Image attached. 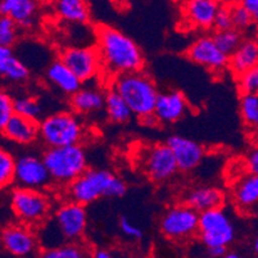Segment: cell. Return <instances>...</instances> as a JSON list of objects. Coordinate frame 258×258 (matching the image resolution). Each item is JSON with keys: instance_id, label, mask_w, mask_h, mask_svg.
I'll use <instances>...</instances> for the list:
<instances>
[{"instance_id": "obj_34", "label": "cell", "mask_w": 258, "mask_h": 258, "mask_svg": "<svg viewBox=\"0 0 258 258\" xmlns=\"http://www.w3.org/2000/svg\"><path fill=\"white\" fill-rule=\"evenodd\" d=\"M18 30L17 23L9 17H0V46L12 48L17 43Z\"/></svg>"}, {"instance_id": "obj_22", "label": "cell", "mask_w": 258, "mask_h": 258, "mask_svg": "<svg viewBox=\"0 0 258 258\" xmlns=\"http://www.w3.org/2000/svg\"><path fill=\"white\" fill-rule=\"evenodd\" d=\"M45 76L49 84H51L54 88H57L60 93L70 95V97H72L83 88V83L59 58L49 64Z\"/></svg>"}, {"instance_id": "obj_42", "label": "cell", "mask_w": 258, "mask_h": 258, "mask_svg": "<svg viewBox=\"0 0 258 258\" xmlns=\"http://www.w3.org/2000/svg\"><path fill=\"white\" fill-rule=\"evenodd\" d=\"M227 252H229L227 248H224V247L211 248V249H207L208 255H210L211 258H222Z\"/></svg>"}, {"instance_id": "obj_41", "label": "cell", "mask_w": 258, "mask_h": 258, "mask_svg": "<svg viewBox=\"0 0 258 258\" xmlns=\"http://www.w3.org/2000/svg\"><path fill=\"white\" fill-rule=\"evenodd\" d=\"M241 3L247 8V11L249 12L253 23H257L258 25V0H244Z\"/></svg>"}, {"instance_id": "obj_25", "label": "cell", "mask_w": 258, "mask_h": 258, "mask_svg": "<svg viewBox=\"0 0 258 258\" xmlns=\"http://www.w3.org/2000/svg\"><path fill=\"white\" fill-rule=\"evenodd\" d=\"M258 64V48L257 40L247 39L243 40L235 53L229 58V69L234 76L239 77L247 71L252 70Z\"/></svg>"}, {"instance_id": "obj_46", "label": "cell", "mask_w": 258, "mask_h": 258, "mask_svg": "<svg viewBox=\"0 0 258 258\" xmlns=\"http://www.w3.org/2000/svg\"><path fill=\"white\" fill-rule=\"evenodd\" d=\"M253 215H254V217H255V219L258 220V207L255 208V210H254V212H253Z\"/></svg>"}, {"instance_id": "obj_3", "label": "cell", "mask_w": 258, "mask_h": 258, "mask_svg": "<svg viewBox=\"0 0 258 258\" xmlns=\"http://www.w3.org/2000/svg\"><path fill=\"white\" fill-rule=\"evenodd\" d=\"M41 157L50 173L51 181L63 189L89 170L85 149L81 144L63 148H48Z\"/></svg>"}, {"instance_id": "obj_17", "label": "cell", "mask_w": 258, "mask_h": 258, "mask_svg": "<svg viewBox=\"0 0 258 258\" xmlns=\"http://www.w3.org/2000/svg\"><path fill=\"white\" fill-rule=\"evenodd\" d=\"M226 196L221 189L215 186H198L189 190L184 198V203L201 213L222 208Z\"/></svg>"}, {"instance_id": "obj_15", "label": "cell", "mask_w": 258, "mask_h": 258, "mask_svg": "<svg viewBox=\"0 0 258 258\" xmlns=\"http://www.w3.org/2000/svg\"><path fill=\"white\" fill-rule=\"evenodd\" d=\"M166 144L171 148L179 166V171L181 172L193 171L198 167L205 157V148L193 139L181 135H172L168 138Z\"/></svg>"}, {"instance_id": "obj_14", "label": "cell", "mask_w": 258, "mask_h": 258, "mask_svg": "<svg viewBox=\"0 0 258 258\" xmlns=\"http://www.w3.org/2000/svg\"><path fill=\"white\" fill-rule=\"evenodd\" d=\"M186 55L191 62L211 72H222L229 67V57L216 45L212 35H203L193 41L187 48Z\"/></svg>"}, {"instance_id": "obj_9", "label": "cell", "mask_w": 258, "mask_h": 258, "mask_svg": "<svg viewBox=\"0 0 258 258\" xmlns=\"http://www.w3.org/2000/svg\"><path fill=\"white\" fill-rule=\"evenodd\" d=\"M51 220L66 243H81L88 226V213L84 206L64 201L54 210Z\"/></svg>"}, {"instance_id": "obj_47", "label": "cell", "mask_w": 258, "mask_h": 258, "mask_svg": "<svg viewBox=\"0 0 258 258\" xmlns=\"http://www.w3.org/2000/svg\"><path fill=\"white\" fill-rule=\"evenodd\" d=\"M255 40H257V48H258V36H257V39H255Z\"/></svg>"}, {"instance_id": "obj_35", "label": "cell", "mask_w": 258, "mask_h": 258, "mask_svg": "<svg viewBox=\"0 0 258 258\" xmlns=\"http://www.w3.org/2000/svg\"><path fill=\"white\" fill-rule=\"evenodd\" d=\"M236 83L241 95L258 97V64L241 76L236 77Z\"/></svg>"}, {"instance_id": "obj_21", "label": "cell", "mask_w": 258, "mask_h": 258, "mask_svg": "<svg viewBox=\"0 0 258 258\" xmlns=\"http://www.w3.org/2000/svg\"><path fill=\"white\" fill-rule=\"evenodd\" d=\"M233 201L241 212H254L258 207V176H241L233 187Z\"/></svg>"}, {"instance_id": "obj_6", "label": "cell", "mask_w": 258, "mask_h": 258, "mask_svg": "<svg viewBox=\"0 0 258 258\" xmlns=\"http://www.w3.org/2000/svg\"><path fill=\"white\" fill-rule=\"evenodd\" d=\"M114 176L116 175L111 171L89 168L79 179L64 187L66 201L75 202L85 207L99 198L107 197L108 189Z\"/></svg>"}, {"instance_id": "obj_24", "label": "cell", "mask_w": 258, "mask_h": 258, "mask_svg": "<svg viewBox=\"0 0 258 258\" xmlns=\"http://www.w3.org/2000/svg\"><path fill=\"white\" fill-rule=\"evenodd\" d=\"M0 75L8 83L22 84L29 80L30 70L12 48L0 46Z\"/></svg>"}, {"instance_id": "obj_5", "label": "cell", "mask_w": 258, "mask_h": 258, "mask_svg": "<svg viewBox=\"0 0 258 258\" xmlns=\"http://www.w3.org/2000/svg\"><path fill=\"white\" fill-rule=\"evenodd\" d=\"M85 135L83 122L74 112L59 111L40 119L39 139L48 148L80 145Z\"/></svg>"}, {"instance_id": "obj_10", "label": "cell", "mask_w": 258, "mask_h": 258, "mask_svg": "<svg viewBox=\"0 0 258 258\" xmlns=\"http://www.w3.org/2000/svg\"><path fill=\"white\" fill-rule=\"evenodd\" d=\"M59 59L83 84L93 81L103 71L97 46H70L60 51Z\"/></svg>"}, {"instance_id": "obj_1", "label": "cell", "mask_w": 258, "mask_h": 258, "mask_svg": "<svg viewBox=\"0 0 258 258\" xmlns=\"http://www.w3.org/2000/svg\"><path fill=\"white\" fill-rule=\"evenodd\" d=\"M94 31L103 72L112 80L144 71V54L131 37L108 25H98Z\"/></svg>"}, {"instance_id": "obj_23", "label": "cell", "mask_w": 258, "mask_h": 258, "mask_svg": "<svg viewBox=\"0 0 258 258\" xmlns=\"http://www.w3.org/2000/svg\"><path fill=\"white\" fill-rule=\"evenodd\" d=\"M70 105L72 112L80 116L97 113L105 107V93L94 86L81 88L76 94L70 97Z\"/></svg>"}, {"instance_id": "obj_43", "label": "cell", "mask_w": 258, "mask_h": 258, "mask_svg": "<svg viewBox=\"0 0 258 258\" xmlns=\"http://www.w3.org/2000/svg\"><path fill=\"white\" fill-rule=\"evenodd\" d=\"M93 258H116V255L111 250L98 248V249L93 250Z\"/></svg>"}, {"instance_id": "obj_27", "label": "cell", "mask_w": 258, "mask_h": 258, "mask_svg": "<svg viewBox=\"0 0 258 258\" xmlns=\"http://www.w3.org/2000/svg\"><path fill=\"white\" fill-rule=\"evenodd\" d=\"M105 113L114 123H126L133 116L130 107L114 89H108L105 93Z\"/></svg>"}, {"instance_id": "obj_38", "label": "cell", "mask_w": 258, "mask_h": 258, "mask_svg": "<svg viewBox=\"0 0 258 258\" xmlns=\"http://www.w3.org/2000/svg\"><path fill=\"white\" fill-rule=\"evenodd\" d=\"M119 229H121L123 235L127 236L128 239H133V240H140L144 235L143 230L138 227L134 222H131L125 216H122L119 219Z\"/></svg>"}, {"instance_id": "obj_11", "label": "cell", "mask_w": 258, "mask_h": 258, "mask_svg": "<svg viewBox=\"0 0 258 258\" xmlns=\"http://www.w3.org/2000/svg\"><path fill=\"white\" fill-rule=\"evenodd\" d=\"M142 166L145 175L154 182L168 181L177 173L179 166L167 144L152 145L143 153Z\"/></svg>"}, {"instance_id": "obj_33", "label": "cell", "mask_w": 258, "mask_h": 258, "mask_svg": "<svg viewBox=\"0 0 258 258\" xmlns=\"http://www.w3.org/2000/svg\"><path fill=\"white\" fill-rule=\"evenodd\" d=\"M229 4L230 11H231V18H233V29L238 30L239 32H243L249 29L252 25H254L252 17L249 15V12L243 6L241 2Z\"/></svg>"}, {"instance_id": "obj_28", "label": "cell", "mask_w": 258, "mask_h": 258, "mask_svg": "<svg viewBox=\"0 0 258 258\" xmlns=\"http://www.w3.org/2000/svg\"><path fill=\"white\" fill-rule=\"evenodd\" d=\"M37 258H93V252L84 243H70L50 249H41Z\"/></svg>"}, {"instance_id": "obj_32", "label": "cell", "mask_w": 258, "mask_h": 258, "mask_svg": "<svg viewBox=\"0 0 258 258\" xmlns=\"http://www.w3.org/2000/svg\"><path fill=\"white\" fill-rule=\"evenodd\" d=\"M240 113L245 125L249 127H258V97L241 95Z\"/></svg>"}, {"instance_id": "obj_19", "label": "cell", "mask_w": 258, "mask_h": 258, "mask_svg": "<svg viewBox=\"0 0 258 258\" xmlns=\"http://www.w3.org/2000/svg\"><path fill=\"white\" fill-rule=\"evenodd\" d=\"M39 6L34 0H2L0 15L15 21L22 30L34 27Z\"/></svg>"}, {"instance_id": "obj_2", "label": "cell", "mask_w": 258, "mask_h": 258, "mask_svg": "<svg viewBox=\"0 0 258 258\" xmlns=\"http://www.w3.org/2000/svg\"><path fill=\"white\" fill-rule=\"evenodd\" d=\"M112 89L123 98L133 114L140 119L148 118L154 114L159 93L153 79L145 71L116 77L112 81Z\"/></svg>"}, {"instance_id": "obj_44", "label": "cell", "mask_w": 258, "mask_h": 258, "mask_svg": "<svg viewBox=\"0 0 258 258\" xmlns=\"http://www.w3.org/2000/svg\"><path fill=\"white\" fill-rule=\"evenodd\" d=\"M222 258H243L238 252H227Z\"/></svg>"}, {"instance_id": "obj_30", "label": "cell", "mask_w": 258, "mask_h": 258, "mask_svg": "<svg viewBox=\"0 0 258 258\" xmlns=\"http://www.w3.org/2000/svg\"><path fill=\"white\" fill-rule=\"evenodd\" d=\"M16 114L26 117V118L39 121L43 113V105L40 103L39 98L32 95H20L15 98Z\"/></svg>"}, {"instance_id": "obj_40", "label": "cell", "mask_w": 258, "mask_h": 258, "mask_svg": "<svg viewBox=\"0 0 258 258\" xmlns=\"http://www.w3.org/2000/svg\"><path fill=\"white\" fill-rule=\"evenodd\" d=\"M245 165H247L248 173L258 176V147L253 148L252 151L249 152Z\"/></svg>"}, {"instance_id": "obj_45", "label": "cell", "mask_w": 258, "mask_h": 258, "mask_svg": "<svg viewBox=\"0 0 258 258\" xmlns=\"http://www.w3.org/2000/svg\"><path fill=\"white\" fill-rule=\"evenodd\" d=\"M253 250H254L255 255H257V257H258V235L255 236L254 241H253Z\"/></svg>"}, {"instance_id": "obj_13", "label": "cell", "mask_w": 258, "mask_h": 258, "mask_svg": "<svg viewBox=\"0 0 258 258\" xmlns=\"http://www.w3.org/2000/svg\"><path fill=\"white\" fill-rule=\"evenodd\" d=\"M2 244L15 258H27L36 252L39 239L35 230L22 224L7 225L2 231Z\"/></svg>"}, {"instance_id": "obj_29", "label": "cell", "mask_w": 258, "mask_h": 258, "mask_svg": "<svg viewBox=\"0 0 258 258\" xmlns=\"http://www.w3.org/2000/svg\"><path fill=\"white\" fill-rule=\"evenodd\" d=\"M212 37L220 50L229 58L235 53L236 49L240 46L244 40L241 32H239L235 29L225 30V31H215Z\"/></svg>"}, {"instance_id": "obj_26", "label": "cell", "mask_w": 258, "mask_h": 258, "mask_svg": "<svg viewBox=\"0 0 258 258\" xmlns=\"http://www.w3.org/2000/svg\"><path fill=\"white\" fill-rule=\"evenodd\" d=\"M54 9L62 20L70 23H88L90 21V8L83 0H59L54 4Z\"/></svg>"}, {"instance_id": "obj_4", "label": "cell", "mask_w": 258, "mask_h": 258, "mask_svg": "<svg viewBox=\"0 0 258 258\" xmlns=\"http://www.w3.org/2000/svg\"><path fill=\"white\" fill-rule=\"evenodd\" d=\"M9 205L18 222L39 229L53 216V202L44 190L15 186L9 194Z\"/></svg>"}, {"instance_id": "obj_8", "label": "cell", "mask_w": 258, "mask_h": 258, "mask_svg": "<svg viewBox=\"0 0 258 258\" xmlns=\"http://www.w3.org/2000/svg\"><path fill=\"white\" fill-rule=\"evenodd\" d=\"M199 213L185 203L168 208L159 220V230L167 239L186 241L198 236Z\"/></svg>"}, {"instance_id": "obj_7", "label": "cell", "mask_w": 258, "mask_h": 258, "mask_svg": "<svg viewBox=\"0 0 258 258\" xmlns=\"http://www.w3.org/2000/svg\"><path fill=\"white\" fill-rule=\"evenodd\" d=\"M198 238L206 249L229 248L235 239V227L222 208L201 213Z\"/></svg>"}, {"instance_id": "obj_12", "label": "cell", "mask_w": 258, "mask_h": 258, "mask_svg": "<svg viewBox=\"0 0 258 258\" xmlns=\"http://www.w3.org/2000/svg\"><path fill=\"white\" fill-rule=\"evenodd\" d=\"M16 158V186L32 190H44L50 186L53 181L43 157L25 153Z\"/></svg>"}, {"instance_id": "obj_31", "label": "cell", "mask_w": 258, "mask_h": 258, "mask_svg": "<svg viewBox=\"0 0 258 258\" xmlns=\"http://www.w3.org/2000/svg\"><path fill=\"white\" fill-rule=\"evenodd\" d=\"M16 165L17 158L3 148L0 151V185L3 189L15 184Z\"/></svg>"}, {"instance_id": "obj_39", "label": "cell", "mask_w": 258, "mask_h": 258, "mask_svg": "<svg viewBox=\"0 0 258 258\" xmlns=\"http://www.w3.org/2000/svg\"><path fill=\"white\" fill-rule=\"evenodd\" d=\"M126 191H127L126 182L118 176H114V179L112 180L109 189H108L107 198H121V197L125 196Z\"/></svg>"}, {"instance_id": "obj_18", "label": "cell", "mask_w": 258, "mask_h": 258, "mask_svg": "<svg viewBox=\"0 0 258 258\" xmlns=\"http://www.w3.org/2000/svg\"><path fill=\"white\" fill-rule=\"evenodd\" d=\"M39 121L15 114L2 128V134L9 142L18 145H30L39 139Z\"/></svg>"}, {"instance_id": "obj_37", "label": "cell", "mask_w": 258, "mask_h": 258, "mask_svg": "<svg viewBox=\"0 0 258 258\" xmlns=\"http://www.w3.org/2000/svg\"><path fill=\"white\" fill-rule=\"evenodd\" d=\"M213 29H215V31H225V30L233 29V18H231L229 3H220Z\"/></svg>"}, {"instance_id": "obj_20", "label": "cell", "mask_w": 258, "mask_h": 258, "mask_svg": "<svg viewBox=\"0 0 258 258\" xmlns=\"http://www.w3.org/2000/svg\"><path fill=\"white\" fill-rule=\"evenodd\" d=\"M219 8L220 3L213 0H190L184 3L182 12H184V17L194 27L210 30L215 25L216 15Z\"/></svg>"}, {"instance_id": "obj_36", "label": "cell", "mask_w": 258, "mask_h": 258, "mask_svg": "<svg viewBox=\"0 0 258 258\" xmlns=\"http://www.w3.org/2000/svg\"><path fill=\"white\" fill-rule=\"evenodd\" d=\"M15 114V98L8 91L3 90L0 93V127L3 128Z\"/></svg>"}, {"instance_id": "obj_16", "label": "cell", "mask_w": 258, "mask_h": 258, "mask_svg": "<svg viewBox=\"0 0 258 258\" xmlns=\"http://www.w3.org/2000/svg\"><path fill=\"white\" fill-rule=\"evenodd\" d=\"M187 112V100L179 90H168L159 93L154 116L159 123H175L180 121Z\"/></svg>"}]
</instances>
